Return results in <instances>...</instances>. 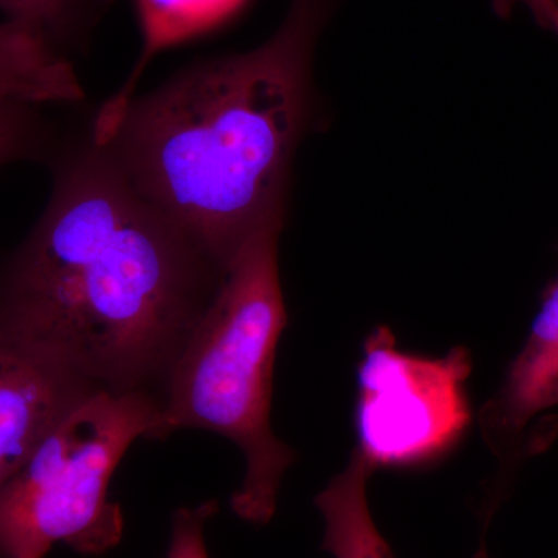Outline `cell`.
<instances>
[{
    "mask_svg": "<svg viewBox=\"0 0 558 558\" xmlns=\"http://www.w3.org/2000/svg\"><path fill=\"white\" fill-rule=\"evenodd\" d=\"M476 558H487L486 553H484V550H481V553L478 554V556H476Z\"/></svg>",
    "mask_w": 558,
    "mask_h": 558,
    "instance_id": "15",
    "label": "cell"
},
{
    "mask_svg": "<svg viewBox=\"0 0 558 558\" xmlns=\"http://www.w3.org/2000/svg\"><path fill=\"white\" fill-rule=\"evenodd\" d=\"M97 387L0 326V487Z\"/></svg>",
    "mask_w": 558,
    "mask_h": 558,
    "instance_id": "6",
    "label": "cell"
},
{
    "mask_svg": "<svg viewBox=\"0 0 558 558\" xmlns=\"http://www.w3.org/2000/svg\"><path fill=\"white\" fill-rule=\"evenodd\" d=\"M558 407V278L543 293L542 307L523 348L506 371L494 398L480 411L488 449L502 465L523 457L529 428Z\"/></svg>",
    "mask_w": 558,
    "mask_h": 558,
    "instance_id": "7",
    "label": "cell"
},
{
    "mask_svg": "<svg viewBox=\"0 0 558 558\" xmlns=\"http://www.w3.org/2000/svg\"><path fill=\"white\" fill-rule=\"evenodd\" d=\"M54 137L40 106L0 98V168L14 161L51 160Z\"/></svg>",
    "mask_w": 558,
    "mask_h": 558,
    "instance_id": "12",
    "label": "cell"
},
{
    "mask_svg": "<svg viewBox=\"0 0 558 558\" xmlns=\"http://www.w3.org/2000/svg\"><path fill=\"white\" fill-rule=\"evenodd\" d=\"M374 470L354 450L348 468L315 497L325 521L323 549L333 558H395L371 515L366 486Z\"/></svg>",
    "mask_w": 558,
    "mask_h": 558,
    "instance_id": "10",
    "label": "cell"
},
{
    "mask_svg": "<svg viewBox=\"0 0 558 558\" xmlns=\"http://www.w3.org/2000/svg\"><path fill=\"white\" fill-rule=\"evenodd\" d=\"M140 438H161L160 400L98 389L65 414L0 487V558H44L58 543L100 556L123 537L109 486Z\"/></svg>",
    "mask_w": 558,
    "mask_h": 558,
    "instance_id": "4",
    "label": "cell"
},
{
    "mask_svg": "<svg viewBox=\"0 0 558 558\" xmlns=\"http://www.w3.org/2000/svg\"><path fill=\"white\" fill-rule=\"evenodd\" d=\"M84 97L83 84L70 58L0 21V98L46 108L76 105Z\"/></svg>",
    "mask_w": 558,
    "mask_h": 558,
    "instance_id": "9",
    "label": "cell"
},
{
    "mask_svg": "<svg viewBox=\"0 0 558 558\" xmlns=\"http://www.w3.org/2000/svg\"><path fill=\"white\" fill-rule=\"evenodd\" d=\"M43 215L0 266V326L94 387L167 379L226 270L89 138L54 153Z\"/></svg>",
    "mask_w": 558,
    "mask_h": 558,
    "instance_id": "1",
    "label": "cell"
},
{
    "mask_svg": "<svg viewBox=\"0 0 558 558\" xmlns=\"http://www.w3.org/2000/svg\"><path fill=\"white\" fill-rule=\"evenodd\" d=\"M218 510L215 499L194 508H182L174 513L170 549L167 558H209L204 529Z\"/></svg>",
    "mask_w": 558,
    "mask_h": 558,
    "instance_id": "13",
    "label": "cell"
},
{
    "mask_svg": "<svg viewBox=\"0 0 558 558\" xmlns=\"http://www.w3.org/2000/svg\"><path fill=\"white\" fill-rule=\"evenodd\" d=\"M330 5L290 0L263 46L194 62L132 98L98 143L138 196L223 269L256 231L284 220L290 165L314 105L312 62Z\"/></svg>",
    "mask_w": 558,
    "mask_h": 558,
    "instance_id": "2",
    "label": "cell"
},
{
    "mask_svg": "<svg viewBox=\"0 0 558 558\" xmlns=\"http://www.w3.org/2000/svg\"><path fill=\"white\" fill-rule=\"evenodd\" d=\"M113 0H0L2 22L46 43L62 57L83 50Z\"/></svg>",
    "mask_w": 558,
    "mask_h": 558,
    "instance_id": "11",
    "label": "cell"
},
{
    "mask_svg": "<svg viewBox=\"0 0 558 558\" xmlns=\"http://www.w3.org/2000/svg\"><path fill=\"white\" fill-rule=\"evenodd\" d=\"M490 3L502 20H509L515 10H526L538 27L558 38V0H490Z\"/></svg>",
    "mask_w": 558,
    "mask_h": 558,
    "instance_id": "14",
    "label": "cell"
},
{
    "mask_svg": "<svg viewBox=\"0 0 558 558\" xmlns=\"http://www.w3.org/2000/svg\"><path fill=\"white\" fill-rule=\"evenodd\" d=\"M468 349L428 359L400 351L380 326L365 341L355 411L359 453L373 465H414L458 442L470 422Z\"/></svg>",
    "mask_w": 558,
    "mask_h": 558,
    "instance_id": "5",
    "label": "cell"
},
{
    "mask_svg": "<svg viewBox=\"0 0 558 558\" xmlns=\"http://www.w3.org/2000/svg\"><path fill=\"white\" fill-rule=\"evenodd\" d=\"M137 9L142 53L119 94L113 95L94 121L92 138L102 142L134 98L135 84L161 51L179 46L229 21L247 0H134Z\"/></svg>",
    "mask_w": 558,
    "mask_h": 558,
    "instance_id": "8",
    "label": "cell"
},
{
    "mask_svg": "<svg viewBox=\"0 0 558 558\" xmlns=\"http://www.w3.org/2000/svg\"><path fill=\"white\" fill-rule=\"evenodd\" d=\"M284 220L256 231L227 267L215 299L165 379L161 438L175 429L216 433L245 459L231 510L267 524L295 451L271 429L278 341L288 325L279 281L278 241Z\"/></svg>",
    "mask_w": 558,
    "mask_h": 558,
    "instance_id": "3",
    "label": "cell"
}]
</instances>
